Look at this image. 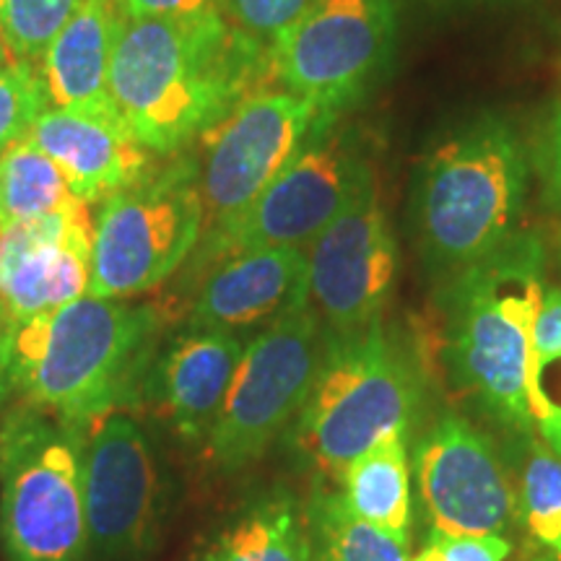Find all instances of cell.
Listing matches in <instances>:
<instances>
[{
  "label": "cell",
  "mask_w": 561,
  "mask_h": 561,
  "mask_svg": "<svg viewBox=\"0 0 561 561\" xmlns=\"http://www.w3.org/2000/svg\"><path fill=\"white\" fill-rule=\"evenodd\" d=\"M271 76L268 50L227 16L125 19L110 68L117 117L157 157H178Z\"/></svg>",
  "instance_id": "6da1fadb"
},
{
  "label": "cell",
  "mask_w": 561,
  "mask_h": 561,
  "mask_svg": "<svg viewBox=\"0 0 561 561\" xmlns=\"http://www.w3.org/2000/svg\"><path fill=\"white\" fill-rule=\"evenodd\" d=\"M159 325L153 307L83 294L13 325L0 382L81 430L146 390Z\"/></svg>",
  "instance_id": "7a4b0ae2"
},
{
  "label": "cell",
  "mask_w": 561,
  "mask_h": 561,
  "mask_svg": "<svg viewBox=\"0 0 561 561\" xmlns=\"http://www.w3.org/2000/svg\"><path fill=\"white\" fill-rule=\"evenodd\" d=\"M546 250L530 231L455 273L447 291V356L460 385L504 424L533 432L528 371L543 305Z\"/></svg>",
  "instance_id": "3957f363"
},
{
  "label": "cell",
  "mask_w": 561,
  "mask_h": 561,
  "mask_svg": "<svg viewBox=\"0 0 561 561\" xmlns=\"http://www.w3.org/2000/svg\"><path fill=\"white\" fill-rule=\"evenodd\" d=\"M525 195L528 159L517 130L494 112L458 125L421 159L413 187L426 261L453 276L483 261L517 234Z\"/></svg>",
  "instance_id": "277c9868"
},
{
  "label": "cell",
  "mask_w": 561,
  "mask_h": 561,
  "mask_svg": "<svg viewBox=\"0 0 561 561\" xmlns=\"http://www.w3.org/2000/svg\"><path fill=\"white\" fill-rule=\"evenodd\" d=\"M416 382L382 318L351 333H328L310 396L297 419V447L328 479L396 430H409Z\"/></svg>",
  "instance_id": "5b68a950"
},
{
  "label": "cell",
  "mask_w": 561,
  "mask_h": 561,
  "mask_svg": "<svg viewBox=\"0 0 561 561\" xmlns=\"http://www.w3.org/2000/svg\"><path fill=\"white\" fill-rule=\"evenodd\" d=\"M322 112L301 149L240 216L208 229L195 248V268L268 248H310L314 237L354 198L371 164L356 128Z\"/></svg>",
  "instance_id": "8992f818"
},
{
  "label": "cell",
  "mask_w": 561,
  "mask_h": 561,
  "mask_svg": "<svg viewBox=\"0 0 561 561\" xmlns=\"http://www.w3.org/2000/svg\"><path fill=\"white\" fill-rule=\"evenodd\" d=\"M79 432L32 405L0 434V538L11 561H81L89 551Z\"/></svg>",
  "instance_id": "52a82bcc"
},
{
  "label": "cell",
  "mask_w": 561,
  "mask_h": 561,
  "mask_svg": "<svg viewBox=\"0 0 561 561\" xmlns=\"http://www.w3.org/2000/svg\"><path fill=\"white\" fill-rule=\"evenodd\" d=\"M203 221L201 167L193 157L110 195L94 221L89 294L133 299L153 291L198 248Z\"/></svg>",
  "instance_id": "ba28073f"
},
{
  "label": "cell",
  "mask_w": 561,
  "mask_h": 561,
  "mask_svg": "<svg viewBox=\"0 0 561 561\" xmlns=\"http://www.w3.org/2000/svg\"><path fill=\"white\" fill-rule=\"evenodd\" d=\"M396 0H312L268 47L271 76L320 112L343 115L388 70Z\"/></svg>",
  "instance_id": "9c48e42d"
},
{
  "label": "cell",
  "mask_w": 561,
  "mask_h": 561,
  "mask_svg": "<svg viewBox=\"0 0 561 561\" xmlns=\"http://www.w3.org/2000/svg\"><path fill=\"white\" fill-rule=\"evenodd\" d=\"M322 320L310 305L280 314L244 343L208 455L224 471L257 460L310 396L322 356Z\"/></svg>",
  "instance_id": "30bf717a"
},
{
  "label": "cell",
  "mask_w": 561,
  "mask_h": 561,
  "mask_svg": "<svg viewBox=\"0 0 561 561\" xmlns=\"http://www.w3.org/2000/svg\"><path fill=\"white\" fill-rule=\"evenodd\" d=\"M89 549L133 561L153 549L161 523V476L153 445L128 411L91 421L81 445Z\"/></svg>",
  "instance_id": "8fae6325"
},
{
  "label": "cell",
  "mask_w": 561,
  "mask_h": 561,
  "mask_svg": "<svg viewBox=\"0 0 561 561\" xmlns=\"http://www.w3.org/2000/svg\"><path fill=\"white\" fill-rule=\"evenodd\" d=\"M322 112L286 89L244 96L208 130L201 167L203 231L240 216L301 149Z\"/></svg>",
  "instance_id": "7c38bea8"
},
{
  "label": "cell",
  "mask_w": 561,
  "mask_h": 561,
  "mask_svg": "<svg viewBox=\"0 0 561 561\" xmlns=\"http://www.w3.org/2000/svg\"><path fill=\"white\" fill-rule=\"evenodd\" d=\"M310 301L328 333L380 320L398 273V244L375 172L307 248Z\"/></svg>",
  "instance_id": "4fadbf2b"
},
{
  "label": "cell",
  "mask_w": 561,
  "mask_h": 561,
  "mask_svg": "<svg viewBox=\"0 0 561 561\" xmlns=\"http://www.w3.org/2000/svg\"><path fill=\"white\" fill-rule=\"evenodd\" d=\"M419 489L432 528L447 536H502L515 517L500 455L460 416L437 421L421 442Z\"/></svg>",
  "instance_id": "5bb4252c"
},
{
  "label": "cell",
  "mask_w": 561,
  "mask_h": 561,
  "mask_svg": "<svg viewBox=\"0 0 561 561\" xmlns=\"http://www.w3.org/2000/svg\"><path fill=\"white\" fill-rule=\"evenodd\" d=\"M94 224L87 203L0 234V301L13 322L60 310L89 294Z\"/></svg>",
  "instance_id": "9a60e30c"
},
{
  "label": "cell",
  "mask_w": 561,
  "mask_h": 561,
  "mask_svg": "<svg viewBox=\"0 0 561 561\" xmlns=\"http://www.w3.org/2000/svg\"><path fill=\"white\" fill-rule=\"evenodd\" d=\"M310 305L307 250L268 248L224 257L195 294L185 331L240 335Z\"/></svg>",
  "instance_id": "2e32d148"
},
{
  "label": "cell",
  "mask_w": 561,
  "mask_h": 561,
  "mask_svg": "<svg viewBox=\"0 0 561 561\" xmlns=\"http://www.w3.org/2000/svg\"><path fill=\"white\" fill-rule=\"evenodd\" d=\"M26 138L60 167L70 191L87 206L151 172V151L115 115L47 107Z\"/></svg>",
  "instance_id": "e0dca14e"
},
{
  "label": "cell",
  "mask_w": 561,
  "mask_h": 561,
  "mask_svg": "<svg viewBox=\"0 0 561 561\" xmlns=\"http://www.w3.org/2000/svg\"><path fill=\"white\" fill-rule=\"evenodd\" d=\"M242 351L244 341L240 335L185 331L159 359H153L144 392L157 398L182 442H208Z\"/></svg>",
  "instance_id": "ac0fdd59"
},
{
  "label": "cell",
  "mask_w": 561,
  "mask_h": 561,
  "mask_svg": "<svg viewBox=\"0 0 561 561\" xmlns=\"http://www.w3.org/2000/svg\"><path fill=\"white\" fill-rule=\"evenodd\" d=\"M123 21L121 0H83L39 60L50 107L117 117L110 68Z\"/></svg>",
  "instance_id": "d6986e66"
},
{
  "label": "cell",
  "mask_w": 561,
  "mask_h": 561,
  "mask_svg": "<svg viewBox=\"0 0 561 561\" xmlns=\"http://www.w3.org/2000/svg\"><path fill=\"white\" fill-rule=\"evenodd\" d=\"M339 483L343 502L356 517L409 541L411 468L405 430L385 434L351 460Z\"/></svg>",
  "instance_id": "ffe728a7"
},
{
  "label": "cell",
  "mask_w": 561,
  "mask_h": 561,
  "mask_svg": "<svg viewBox=\"0 0 561 561\" xmlns=\"http://www.w3.org/2000/svg\"><path fill=\"white\" fill-rule=\"evenodd\" d=\"M203 561H310V533L289 496L265 500L227 525Z\"/></svg>",
  "instance_id": "44dd1931"
},
{
  "label": "cell",
  "mask_w": 561,
  "mask_h": 561,
  "mask_svg": "<svg viewBox=\"0 0 561 561\" xmlns=\"http://www.w3.org/2000/svg\"><path fill=\"white\" fill-rule=\"evenodd\" d=\"M81 203L70 191L60 167L37 149L30 138H21L0 153V229L42 219Z\"/></svg>",
  "instance_id": "7402d4cb"
},
{
  "label": "cell",
  "mask_w": 561,
  "mask_h": 561,
  "mask_svg": "<svg viewBox=\"0 0 561 561\" xmlns=\"http://www.w3.org/2000/svg\"><path fill=\"white\" fill-rule=\"evenodd\" d=\"M310 561H409V541L364 523L346 507L341 491H322L307 512Z\"/></svg>",
  "instance_id": "603a6c76"
},
{
  "label": "cell",
  "mask_w": 561,
  "mask_h": 561,
  "mask_svg": "<svg viewBox=\"0 0 561 561\" xmlns=\"http://www.w3.org/2000/svg\"><path fill=\"white\" fill-rule=\"evenodd\" d=\"M533 426L561 458V286H546L528 371Z\"/></svg>",
  "instance_id": "cb8c5ba5"
},
{
  "label": "cell",
  "mask_w": 561,
  "mask_h": 561,
  "mask_svg": "<svg viewBox=\"0 0 561 561\" xmlns=\"http://www.w3.org/2000/svg\"><path fill=\"white\" fill-rule=\"evenodd\" d=\"M83 0H0V39L13 62H39Z\"/></svg>",
  "instance_id": "d4e9b609"
},
{
  "label": "cell",
  "mask_w": 561,
  "mask_h": 561,
  "mask_svg": "<svg viewBox=\"0 0 561 561\" xmlns=\"http://www.w3.org/2000/svg\"><path fill=\"white\" fill-rule=\"evenodd\" d=\"M520 517L538 543L561 557V458L543 447L525 466Z\"/></svg>",
  "instance_id": "484cf974"
},
{
  "label": "cell",
  "mask_w": 561,
  "mask_h": 561,
  "mask_svg": "<svg viewBox=\"0 0 561 561\" xmlns=\"http://www.w3.org/2000/svg\"><path fill=\"white\" fill-rule=\"evenodd\" d=\"M50 107L39 62L0 66V153L30 136L37 117Z\"/></svg>",
  "instance_id": "4316f807"
},
{
  "label": "cell",
  "mask_w": 561,
  "mask_h": 561,
  "mask_svg": "<svg viewBox=\"0 0 561 561\" xmlns=\"http://www.w3.org/2000/svg\"><path fill=\"white\" fill-rule=\"evenodd\" d=\"M310 3L312 0H224V16L268 50Z\"/></svg>",
  "instance_id": "83f0119b"
},
{
  "label": "cell",
  "mask_w": 561,
  "mask_h": 561,
  "mask_svg": "<svg viewBox=\"0 0 561 561\" xmlns=\"http://www.w3.org/2000/svg\"><path fill=\"white\" fill-rule=\"evenodd\" d=\"M510 541L502 536H447L432 530L430 541L409 561H504Z\"/></svg>",
  "instance_id": "f1b7e54d"
},
{
  "label": "cell",
  "mask_w": 561,
  "mask_h": 561,
  "mask_svg": "<svg viewBox=\"0 0 561 561\" xmlns=\"http://www.w3.org/2000/svg\"><path fill=\"white\" fill-rule=\"evenodd\" d=\"M125 19L203 21L224 16V0H121Z\"/></svg>",
  "instance_id": "f546056e"
},
{
  "label": "cell",
  "mask_w": 561,
  "mask_h": 561,
  "mask_svg": "<svg viewBox=\"0 0 561 561\" xmlns=\"http://www.w3.org/2000/svg\"><path fill=\"white\" fill-rule=\"evenodd\" d=\"M549 144H546V170H549L551 191L561 201V107L553 110L549 123Z\"/></svg>",
  "instance_id": "4dcf8cb0"
},
{
  "label": "cell",
  "mask_w": 561,
  "mask_h": 561,
  "mask_svg": "<svg viewBox=\"0 0 561 561\" xmlns=\"http://www.w3.org/2000/svg\"><path fill=\"white\" fill-rule=\"evenodd\" d=\"M13 322L11 312L5 310V305L0 301V380H3V367H5V354H9V341H11V333H13Z\"/></svg>",
  "instance_id": "1f68e13d"
},
{
  "label": "cell",
  "mask_w": 561,
  "mask_h": 561,
  "mask_svg": "<svg viewBox=\"0 0 561 561\" xmlns=\"http://www.w3.org/2000/svg\"><path fill=\"white\" fill-rule=\"evenodd\" d=\"M0 58L3 60H9V62H13L11 58H9V50H5V45H3V39H0Z\"/></svg>",
  "instance_id": "d6a6232c"
},
{
  "label": "cell",
  "mask_w": 561,
  "mask_h": 561,
  "mask_svg": "<svg viewBox=\"0 0 561 561\" xmlns=\"http://www.w3.org/2000/svg\"><path fill=\"white\" fill-rule=\"evenodd\" d=\"M536 561H561V557H559V553H549V557H541V559H536Z\"/></svg>",
  "instance_id": "836d02e7"
},
{
  "label": "cell",
  "mask_w": 561,
  "mask_h": 561,
  "mask_svg": "<svg viewBox=\"0 0 561 561\" xmlns=\"http://www.w3.org/2000/svg\"><path fill=\"white\" fill-rule=\"evenodd\" d=\"M0 66H9V60H3V58H0Z\"/></svg>",
  "instance_id": "e575fe53"
}]
</instances>
